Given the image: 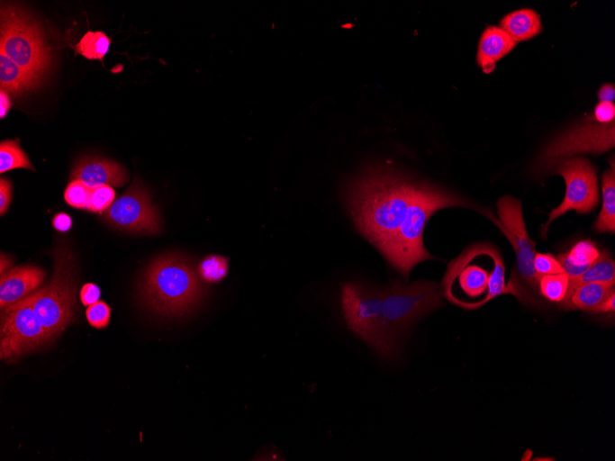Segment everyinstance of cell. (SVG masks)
I'll return each mask as SVG.
<instances>
[{
	"label": "cell",
	"mask_w": 615,
	"mask_h": 461,
	"mask_svg": "<svg viewBox=\"0 0 615 461\" xmlns=\"http://www.w3.org/2000/svg\"><path fill=\"white\" fill-rule=\"evenodd\" d=\"M420 185L390 167L376 166L348 185L347 203L357 229L382 254L396 236Z\"/></svg>",
	"instance_id": "obj_1"
},
{
	"label": "cell",
	"mask_w": 615,
	"mask_h": 461,
	"mask_svg": "<svg viewBox=\"0 0 615 461\" xmlns=\"http://www.w3.org/2000/svg\"><path fill=\"white\" fill-rule=\"evenodd\" d=\"M145 307L161 317H183L194 311L203 291L192 264L179 255L155 259L145 271L140 284Z\"/></svg>",
	"instance_id": "obj_2"
},
{
	"label": "cell",
	"mask_w": 615,
	"mask_h": 461,
	"mask_svg": "<svg viewBox=\"0 0 615 461\" xmlns=\"http://www.w3.org/2000/svg\"><path fill=\"white\" fill-rule=\"evenodd\" d=\"M458 206L477 211L475 205L455 194L421 184L396 236L383 254L388 263L407 279L416 266L434 259L423 243L426 224L441 209Z\"/></svg>",
	"instance_id": "obj_3"
},
{
	"label": "cell",
	"mask_w": 615,
	"mask_h": 461,
	"mask_svg": "<svg viewBox=\"0 0 615 461\" xmlns=\"http://www.w3.org/2000/svg\"><path fill=\"white\" fill-rule=\"evenodd\" d=\"M0 27V52L5 54L40 86L49 76L53 55L44 29L27 11L16 5H4Z\"/></svg>",
	"instance_id": "obj_4"
},
{
	"label": "cell",
	"mask_w": 615,
	"mask_h": 461,
	"mask_svg": "<svg viewBox=\"0 0 615 461\" xmlns=\"http://www.w3.org/2000/svg\"><path fill=\"white\" fill-rule=\"evenodd\" d=\"M77 273L73 255L60 245L55 253L54 275L49 283L29 298L41 322L54 342L76 315Z\"/></svg>",
	"instance_id": "obj_5"
},
{
	"label": "cell",
	"mask_w": 615,
	"mask_h": 461,
	"mask_svg": "<svg viewBox=\"0 0 615 461\" xmlns=\"http://www.w3.org/2000/svg\"><path fill=\"white\" fill-rule=\"evenodd\" d=\"M383 301V289L357 283H346L342 287V308L349 329L380 356L391 360L398 348L389 340L384 330Z\"/></svg>",
	"instance_id": "obj_6"
},
{
	"label": "cell",
	"mask_w": 615,
	"mask_h": 461,
	"mask_svg": "<svg viewBox=\"0 0 615 461\" xmlns=\"http://www.w3.org/2000/svg\"><path fill=\"white\" fill-rule=\"evenodd\" d=\"M383 293L384 326L387 338L396 347L398 338L410 324L443 306L441 287L434 282L408 285L394 282Z\"/></svg>",
	"instance_id": "obj_7"
},
{
	"label": "cell",
	"mask_w": 615,
	"mask_h": 461,
	"mask_svg": "<svg viewBox=\"0 0 615 461\" xmlns=\"http://www.w3.org/2000/svg\"><path fill=\"white\" fill-rule=\"evenodd\" d=\"M0 326V357L8 363H14L53 343L29 296L2 310Z\"/></svg>",
	"instance_id": "obj_8"
},
{
	"label": "cell",
	"mask_w": 615,
	"mask_h": 461,
	"mask_svg": "<svg viewBox=\"0 0 615 461\" xmlns=\"http://www.w3.org/2000/svg\"><path fill=\"white\" fill-rule=\"evenodd\" d=\"M561 176L566 185L562 203L549 214V220L543 227L542 236L546 239L550 224L568 212L588 214L599 203L597 172L594 166L586 158L577 157L562 160L555 171Z\"/></svg>",
	"instance_id": "obj_9"
},
{
	"label": "cell",
	"mask_w": 615,
	"mask_h": 461,
	"mask_svg": "<svg viewBox=\"0 0 615 461\" xmlns=\"http://www.w3.org/2000/svg\"><path fill=\"white\" fill-rule=\"evenodd\" d=\"M103 219L117 230L134 234L156 235L162 230L158 208L140 179L114 200L103 213Z\"/></svg>",
	"instance_id": "obj_10"
},
{
	"label": "cell",
	"mask_w": 615,
	"mask_h": 461,
	"mask_svg": "<svg viewBox=\"0 0 615 461\" xmlns=\"http://www.w3.org/2000/svg\"><path fill=\"white\" fill-rule=\"evenodd\" d=\"M614 122H589L553 140L540 155L538 174L554 169L562 160L578 153L601 154L614 147Z\"/></svg>",
	"instance_id": "obj_11"
},
{
	"label": "cell",
	"mask_w": 615,
	"mask_h": 461,
	"mask_svg": "<svg viewBox=\"0 0 615 461\" xmlns=\"http://www.w3.org/2000/svg\"><path fill=\"white\" fill-rule=\"evenodd\" d=\"M498 208L501 230L508 238L515 250L519 276L529 287L539 293L540 276L535 268L537 244L527 232L521 202L510 195H505L499 200Z\"/></svg>",
	"instance_id": "obj_12"
},
{
	"label": "cell",
	"mask_w": 615,
	"mask_h": 461,
	"mask_svg": "<svg viewBox=\"0 0 615 461\" xmlns=\"http://www.w3.org/2000/svg\"><path fill=\"white\" fill-rule=\"evenodd\" d=\"M474 245L453 262H450L441 284L442 295L450 303L460 294L475 300L488 290L492 274L483 267L474 264Z\"/></svg>",
	"instance_id": "obj_13"
},
{
	"label": "cell",
	"mask_w": 615,
	"mask_h": 461,
	"mask_svg": "<svg viewBox=\"0 0 615 461\" xmlns=\"http://www.w3.org/2000/svg\"><path fill=\"white\" fill-rule=\"evenodd\" d=\"M71 181H80L90 188L102 185L120 188L130 181V175L121 164L101 157L78 159L70 176Z\"/></svg>",
	"instance_id": "obj_14"
},
{
	"label": "cell",
	"mask_w": 615,
	"mask_h": 461,
	"mask_svg": "<svg viewBox=\"0 0 615 461\" xmlns=\"http://www.w3.org/2000/svg\"><path fill=\"white\" fill-rule=\"evenodd\" d=\"M46 272L34 266H23L2 274L0 280V307L2 310L32 294L43 284Z\"/></svg>",
	"instance_id": "obj_15"
},
{
	"label": "cell",
	"mask_w": 615,
	"mask_h": 461,
	"mask_svg": "<svg viewBox=\"0 0 615 461\" xmlns=\"http://www.w3.org/2000/svg\"><path fill=\"white\" fill-rule=\"evenodd\" d=\"M516 46V41L502 28L488 26L480 39L477 63L485 74H490L495 70L496 63Z\"/></svg>",
	"instance_id": "obj_16"
},
{
	"label": "cell",
	"mask_w": 615,
	"mask_h": 461,
	"mask_svg": "<svg viewBox=\"0 0 615 461\" xmlns=\"http://www.w3.org/2000/svg\"><path fill=\"white\" fill-rule=\"evenodd\" d=\"M39 86L40 83L35 78L0 52V90L9 95L20 97Z\"/></svg>",
	"instance_id": "obj_17"
},
{
	"label": "cell",
	"mask_w": 615,
	"mask_h": 461,
	"mask_svg": "<svg viewBox=\"0 0 615 461\" xmlns=\"http://www.w3.org/2000/svg\"><path fill=\"white\" fill-rule=\"evenodd\" d=\"M596 245L590 240H583L574 245L566 254L557 257L564 273L570 279L582 276L600 257Z\"/></svg>",
	"instance_id": "obj_18"
},
{
	"label": "cell",
	"mask_w": 615,
	"mask_h": 461,
	"mask_svg": "<svg viewBox=\"0 0 615 461\" xmlns=\"http://www.w3.org/2000/svg\"><path fill=\"white\" fill-rule=\"evenodd\" d=\"M614 291V285L601 283L581 285L573 291L570 297L562 303L569 310H581L596 313L598 308Z\"/></svg>",
	"instance_id": "obj_19"
},
{
	"label": "cell",
	"mask_w": 615,
	"mask_h": 461,
	"mask_svg": "<svg viewBox=\"0 0 615 461\" xmlns=\"http://www.w3.org/2000/svg\"><path fill=\"white\" fill-rule=\"evenodd\" d=\"M501 28L516 43L534 38L543 30L540 16L530 9L519 10L508 14L502 20Z\"/></svg>",
	"instance_id": "obj_20"
},
{
	"label": "cell",
	"mask_w": 615,
	"mask_h": 461,
	"mask_svg": "<svg viewBox=\"0 0 615 461\" xmlns=\"http://www.w3.org/2000/svg\"><path fill=\"white\" fill-rule=\"evenodd\" d=\"M602 200L601 212L594 225V230L598 233L615 231V169L614 161L611 163V169L607 170L602 176Z\"/></svg>",
	"instance_id": "obj_21"
},
{
	"label": "cell",
	"mask_w": 615,
	"mask_h": 461,
	"mask_svg": "<svg viewBox=\"0 0 615 461\" xmlns=\"http://www.w3.org/2000/svg\"><path fill=\"white\" fill-rule=\"evenodd\" d=\"M587 283L615 285V263L610 254L601 251L596 262L582 276L569 280L568 290L563 303L570 297L574 290Z\"/></svg>",
	"instance_id": "obj_22"
},
{
	"label": "cell",
	"mask_w": 615,
	"mask_h": 461,
	"mask_svg": "<svg viewBox=\"0 0 615 461\" xmlns=\"http://www.w3.org/2000/svg\"><path fill=\"white\" fill-rule=\"evenodd\" d=\"M15 169L35 171L19 140L3 141L0 144V173L5 174Z\"/></svg>",
	"instance_id": "obj_23"
},
{
	"label": "cell",
	"mask_w": 615,
	"mask_h": 461,
	"mask_svg": "<svg viewBox=\"0 0 615 461\" xmlns=\"http://www.w3.org/2000/svg\"><path fill=\"white\" fill-rule=\"evenodd\" d=\"M111 40L103 32H88L76 46V53L89 60L103 61L110 50Z\"/></svg>",
	"instance_id": "obj_24"
},
{
	"label": "cell",
	"mask_w": 615,
	"mask_h": 461,
	"mask_svg": "<svg viewBox=\"0 0 615 461\" xmlns=\"http://www.w3.org/2000/svg\"><path fill=\"white\" fill-rule=\"evenodd\" d=\"M569 286V278L565 273L539 277V293L552 303H563Z\"/></svg>",
	"instance_id": "obj_25"
},
{
	"label": "cell",
	"mask_w": 615,
	"mask_h": 461,
	"mask_svg": "<svg viewBox=\"0 0 615 461\" xmlns=\"http://www.w3.org/2000/svg\"><path fill=\"white\" fill-rule=\"evenodd\" d=\"M228 270V259L219 256H210L199 264L197 273L204 282L215 284L227 276Z\"/></svg>",
	"instance_id": "obj_26"
},
{
	"label": "cell",
	"mask_w": 615,
	"mask_h": 461,
	"mask_svg": "<svg viewBox=\"0 0 615 461\" xmlns=\"http://www.w3.org/2000/svg\"><path fill=\"white\" fill-rule=\"evenodd\" d=\"M92 188L86 184L75 180L68 185L64 198L70 206L77 209H86L88 211Z\"/></svg>",
	"instance_id": "obj_27"
},
{
	"label": "cell",
	"mask_w": 615,
	"mask_h": 461,
	"mask_svg": "<svg viewBox=\"0 0 615 461\" xmlns=\"http://www.w3.org/2000/svg\"><path fill=\"white\" fill-rule=\"evenodd\" d=\"M115 200V192L109 185L92 189L88 212L103 214Z\"/></svg>",
	"instance_id": "obj_28"
},
{
	"label": "cell",
	"mask_w": 615,
	"mask_h": 461,
	"mask_svg": "<svg viewBox=\"0 0 615 461\" xmlns=\"http://www.w3.org/2000/svg\"><path fill=\"white\" fill-rule=\"evenodd\" d=\"M86 317L93 327L105 329L110 324L111 309L105 303L98 302L88 307Z\"/></svg>",
	"instance_id": "obj_29"
},
{
	"label": "cell",
	"mask_w": 615,
	"mask_h": 461,
	"mask_svg": "<svg viewBox=\"0 0 615 461\" xmlns=\"http://www.w3.org/2000/svg\"><path fill=\"white\" fill-rule=\"evenodd\" d=\"M535 268L540 276L564 273L557 259L548 254L536 255Z\"/></svg>",
	"instance_id": "obj_30"
},
{
	"label": "cell",
	"mask_w": 615,
	"mask_h": 461,
	"mask_svg": "<svg viewBox=\"0 0 615 461\" xmlns=\"http://www.w3.org/2000/svg\"><path fill=\"white\" fill-rule=\"evenodd\" d=\"M13 202V184L8 178L0 180V215L5 216Z\"/></svg>",
	"instance_id": "obj_31"
},
{
	"label": "cell",
	"mask_w": 615,
	"mask_h": 461,
	"mask_svg": "<svg viewBox=\"0 0 615 461\" xmlns=\"http://www.w3.org/2000/svg\"><path fill=\"white\" fill-rule=\"evenodd\" d=\"M101 290L98 285L88 283L82 286L80 290V301L86 307H89L99 302Z\"/></svg>",
	"instance_id": "obj_32"
},
{
	"label": "cell",
	"mask_w": 615,
	"mask_h": 461,
	"mask_svg": "<svg viewBox=\"0 0 615 461\" xmlns=\"http://www.w3.org/2000/svg\"><path fill=\"white\" fill-rule=\"evenodd\" d=\"M595 120L600 123L614 122L615 106L613 103L601 102L594 110Z\"/></svg>",
	"instance_id": "obj_33"
},
{
	"label": "cell",
	"mask_w": 615,
	"mask_h": 461,
	"mask_svg": "<svg viewBox=\"0 0 615 461\" xmlns=\"http://www.w3.org/2000/svg\"><path fill=\"white\" fill-rule=\"evenodd\" d=\"M72 219L66 213H59L53 220V227L59 232H68L72 228Z\"/></svg>",
	"instance_id": "obj_34"
},
{
	"label": "cell",
	"mask_w": 615,
	"mask_h": 461,
	"mask_svg": "<svg viewBox=\"0 0 615 461\" xmlns=\"http://www.w3.org/2000/svg\"><path fill=\"white\" fill-rule=\"evenodd\" d=\"M598 96L601 102L613 103L615 99L614 86L611 84H605L601 87Z\"/></svg>",
	"instance_id": "obj_35"
},
{
	"label": "cell",
	"mask_w": 615,
	"mask_h": 461,
	"mask_svg": "<svg viewBox=\"0 0 615 461\" xmlns=\"http://www.w3.org/2000/svg\"><path fill=\"white\" fill-rule=\"evenodd\" d=\"M12 107L10 95L0 90V117L5 118Z\"/></svg>",
	"instance_id": "obj_36"
},
{
	"label": "cell",
	"mask_w": 615,
	"mask_h": 461,
	"mask_svg": "<svg viewBox=\"0 0 615 461\" xmlns=\"http://www.w3.org/2000/svg\"><path fill=\"white\" fill-rule=\"evenodd\" d=\"M615 312V291L598 308L596 313H607Z\"/></svg>",
	"instance_id": "obj_37"
}]
</instances>
